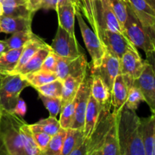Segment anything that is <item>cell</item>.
<instances>
[{
  "label": "cell",
  "mask_w": 155,
  "mask_h": 155,
  "mask_svg": "<svg viewBox=\"0 0 155 155\" xmlns=\"http://www.w3.org/2000/svg\"><path fill=\"white\" fill-rule=\"evenodd\" d=\"M136 110L124 106L117 117V133L121 155H145Z\"/></svg>",
  "instance_id": "cell-1"
},
{
  "label": "cell",
  "mask_w": 155,
  "mask_h": 155,
  "mask_svg": "<svg viewBox=\"0 0 155 155\" xmlns=\"http://www.w3.org/2000/svg\"><path fill=\"white\" fill-rule=\"evenodd\" d=\"M80 10L98 36L104 30L125 35L107 0H80Z\"/></svg>",
  "instance_id": "cell-2"
},
{
  "label": "cell",
  "mask_w": 155,
  "mask_h": 155,
  "mask_svg": "<svg viewBox=\"0 0 155 155\" xmlns=\"http://www.w3.org/2000/svg\"><path fill=\"white\" fill-rule=\"evenodd\" d=\"M24 120L2 110L0 120V155H27L21 132Z\"/></svg>",
  "instance_id": "cell-3"
},
{
  "label": "cell",
  "mask_w": 155,
  "mask_h": 155,
  "mask_svg": "<svg viewBox=\"0 0 155 155\" xmlns=\"http://www.w3.org/2000/svg\"><path fill=\"white\" fill-rule=\"evenodd\" d=\"M124 31L125 36L133 46L145 51L148 58L154 55L155 52L154 34L141 24L129 5Z\"/></svg>",
  "instance_id": "cell-4"
},
{
  "label": "cell",
  "mask_w": 155,
  "mask_h": 155,
  "mask_svg": "<svg viewBox=\"0 0 155 155\" xmlns=\"http://www.w3.org/2000/svg\"><path fill=\"white\" fill-rule=\"evenodd\" d=\"M30 83L21 74L0 75V108L12 113L22 91Z\"/></svg>",
  "instance_id": "cell-5"
},
{
  "label": "cell",
  "mask_w": 155,
  "mask_h": 155,
  "mask_svg": "<svg viewBox=\"0 0 155 155\" xmlns=\"http://www.w3.org/2000/svg\"><path fill=\"white\" fill-rule=\"evenodd\" d=\"M75 17H77L78 21L84 43L92 58V70L96 69L101 64L106 51L105 47L98 35L86 24L80 9L76 10Z\"/></svg>",
  "instance_id": "cell-6"
},
{
  "label": "cell",
  "mask_w": 155,
  "mask_h": 155,
  "mask_svg": "<svg viewBox=\"0 0 155 155\" xmlns=\"http://www.w3.org/2000/svg\"><path fill=\"white\" fill-rule=\"evenodd\" d=\"M50 47L51 51L59 57L74 58L85 54L77 37L71 36L59 26Z\"/></svg>",
  "instance_id": "cell-7"
},
{
  "label": "cell",
  "mask_w": 155,
  "mask_h": 155,
  "mask_svg": "<svg viewBox=\"0 0 155 155\" xmlns=\"http://www.w3.org/2000/svg\"><path fill=\"white\" fill-rule=\"evenodd\" d=\"M89 68L86 54H83L74 58L58 57L55 74L58 79L64 81L67 77L84 78Z\"/></svg>",
  "instance_id": "cell-8"
},
{
  "label": "cell",
  "mask_w": 155,
  "mask_h": 155,
  "mask_svg": "<svg viewBox=\"0 0 155 155\" xmlns=\"http://www.w3.org/2000/svg\"><path fill=\"white\" fill-rule=\"evenodd\" d=\"M92 81V71L86 73L84 80L80 84L77 95H76L75 113L74 119L71 128L80 130L83 131L84 128L85 114H86V107L89 102V97L91 95V86Z\"/></svg>",
  "instance_id": "cell-9"
},
{
  "label": "cell",
  "mask_w": 155,
  "mask_h": 155,
  "mask_svg": "<svg viewBox=\"0 0 155 155\" xmlns=\"http://www.w3.org/2000/svg\"><path fill=\"white\" fill-rule=\"evenodd\" d=\"M132 86L138 88L143 95L145 101L149 106L152 114H155V74L153 65L145 61V67Z\"/></svg>",
  "instance_id": "cell-10"
},
{
  "label": "cell",
  "mask_w": 155,
  "mask_h": 155,
  "mask_svg": "<svg viewBox=\"0 0 155 155\" xmlns=\"http://www.w3.org/2000/svg\"><path fill=\"white\" fill-rule=\"evenodd\" d=\"M92 73L98 75L111 92L115 79L120 74V59L105 51L101 64L96 69L92 70Z\"/></svg>",
  "instance_id": "cell-11"
},
{
  "label": "cell",
  "mask_w": 155,
  "mask_h": 155,
  "mask_svg": "<svg viewBox=\"0 0 155 155\" xmlns=\"http://www.w3.org/2000/svg\"><path fill=\"white\" fill-rule=\"evenodd\" d=\"M98 37L104 44L106 51L119 59L122 58L127 50L136 48L125 35L118 32L104 30L100 33Z\"/></svg>",
  "instance_id": "cell-12"
},
{
  "label": "cell",
  "mask_w": 155,
  "mask_h": 155,
  "mask_svg": "<svg viewBox=\"0 0 155 155\" xmlns=\"http://www.w3.org/2000/svg\"><path fill=\"white\" fill-rule=\"evenodd\" d=\"M133 85V81L126 76L119 74L115 79L110 92V106L113 108L112 114L118 115L125 105L129 89Z\"/></svg>",
  "instance_id": "cell-13"
},
{
  "label": "cell",
  "mask_w": 155,
  "mask_h": 155,
  "mask_svg": "<svg viewBox=\"0 0 155 155\" xmlns=\"http://www.w3.org/2000/svg\"><path fill=\"white\" fill-rule=\"evenodd\" d=\"M145 64V61L142 60L137 48H130L120 58V74L126 76L133 82L139 77Z\"/></svg>",
  "instance_id": "cell-14"
},
{
  "label": "cell",
  "mask_w": 155,
  "mask_h": 155,
  "mask_svg": "<svg viewBox=\"0 0 155 155\" xmlns=\"http://www.w3.org/2000/svg\"><path fill=\"white\" fill-rule=\"evenodd\" d=\"M141 24L155 34V10L145 0H126Z\"/></svg>",
  "instance_id": "cell-15"
},
{
  "label": "cell",
  "mask_w": 155,
  "mask_h": 155,
  "mask_svg": "<svg viewBox=\"0 0 155 155\" xmlns=\"http://www.w3.org/2000/svg\"><path fill=\"white\" fill-rule=\"evenodd\" d=\"M139 133L143 143L145 155H155V116L139 120Z\"/></svg>",
  "instance_id": "cell-16"
},
{
  "label": "cell",
  "mask_w": 155,
  "mask_h": 155,
  "mask_svg": "<svg viewBox=\"0 0 155 155\" xmlns=\"http://www.w3.org/2000/svg\"><path fill=\"white\" fill-rule=\"evenodd\" d=\"M77 8L71 2H65L61 3L56 8L58 26L66 30L71 36H75V15Z\"/></svg>",
  "instance_id": "cell-17"
},
{
  "label": "cell",
  "mask_w": 155,
  "mask_h": 155,
  "mask_svg": "<svg viewBox=\"0 0 155 155\" xmlns=\"http://www.w3.org/2000/svg\"><path fill=\"white\" fill-rule=\"evenodd\" d=\"M102 108V106L92 95H90L86 107V114H85L84 128H83L85 139L89 138L92 135L95 126L98 124Z\"/></svg>",
  "instance_id": "cell-18"
},
{
  "label": "cell",
  "mask_w": 155,
  "mask_h": 155,
  "mask_svg": "<svg viewBox=\"0 0 155 155\" xmlns=\"http://www.w3.org/2000/svg\"><path fill=\"white\" fill-rule=\"evenodd\" d=\"M32 19L23 17H8L2 15L0 17V26L2 33L12 34L19 31L32 30Z\"/></svg>",
  "instance_id": "cell-19"
},
{
  "label": "cell",
  "mask_w": 155,
  "mask_h": 155,
  "mask_svg": "<svg viewBox=\"0 0 155 155\" xmlns=\"http://www.w3.org/2000/svg\"><path fill=\"white\" fill-rule=\"evenodd\" d=\"M2 5V15L33 18L34 12L28 7L26 0H0Z\"/></svg>",
  "instance_id": "cell-20"
},
{
  "label": "cell",
  "mask_w": 155,
  "mask_h": 155,
  "mask_svg": "<svg viewBox=\"0 0 155 155\" xmlns=\"http://www.w3.org/2000/svg\"><path fill=\"white\" fill-rule=\"evenodd\" d=\"M51 51V48L50 45L47 44L45 46L39 48L33 57L21 68L18 70L15 74H21V76H26L27 74H33V73L37 72L40 70L43 63L44 59L45 58L48 53Z\"/></svg>",
  "instance_id": "cell-21"
},
{
  "label": "cell",
  "mask_w": 155,
  "mask_h": 155,
  "mask_svg": "<svg viewBox=\"0 0 155 155\" xmlns=\"http://www.w3.org/2000/svg\"><path fill=\"white\" fill-rule=\"evenodd\" d=\"M91 95L103 107H111L110 90L107 89L102 80L98 75L93 74H92V86H91Z\"/></svg>",
  "instance_id": "cell-22"
},
{
  "label": "cell",
  "mask_w": 155,
  "mask_h": 155,
  "mask_svg": "<svg viewBox=\"0 0 155 155\" xmlns=\"http://www.w3.org/2000/svg\"><path fill=\"white\" fill-rule=\"evenodd\" d=\"M23 48L9 49L0 56V75H9L15 71Z\"/></svg>",
  "instance_id": "cell-23"
},
{
  "label": "cell",
  "mask_w": 155,
  "mask_h": 155,
  "mask_svg": "<svg viewBox=\"0 0 155 155\" xmlns=\"http://www.w3.org/2000/svg\"><path fill=\"white\" fill-rule=\"evenodd\" d=\"M47 43L44 42L43 39H41L39 36H36L34 38L29 41L27 44L23 48L21 51V56H20L19 61L18 65L15 68V71L12 74H15L19 69H21L30 58L33 56V54L42 47L46 45Z\"/></svg>",
  "instance_id": "cell-24"
},
{
  "label": "cell",
  "mask_w": 155,
  "mask_h": 155,
  "mask_svg": "<svg viewBox=\"0 0 155 155\" xmlns=\"http://www.w3.org/2000/svg\"><path fill=\"white\" fill-rule=\"evenodd\" d=\"M84 139L83 131L72 128L68 129L60 155H68L77 147L80 146Z\"/></svg>",
  "instance_id": "cell-25"
},
{
  "label": "cell",
  "mask_w": 155,
  "mask_h": 155,
  "mask_svg": "<svg viewBox=\"0 0 155 155\" xmlns=\"http://www.w3.org/2000/svg\"><path fill=\"white\" fill-rule=\"evenodd\" d=\"M84 78L68 77L64 81H62L63 86H62L61 96V107L75 98L80 84L83 81Z\"/></svg>",
  "instance_id": "cell-26"
},
{
  "label": "cell",
  "mask_w": 155,
  "mask_h": 155,
  "mask_svg": "<svg viewBox=\"0 0 155 155\" xmlns=\"http://www.w3.org/2000/svg\"><path fill=\"white\" fill-rule=\"evenodd\" d=\"M101 151L102 155H121L119 142H118L117 133L116 122L112 126L106 136L101 148Z\"/></svg>",
  "instance_id": "cell-27"
},
{
  "label": "cell",
  "mask_w": 155,
  "mask_h": 155,
  "mask_svg": "<svg viewBox=\"0 0 155 155\" xmlns=\"http://www.w3.org/2000/svg\"><path fill=\"white\" fill-rule=\"evenodd\" d=\"M29 127L31 132H43L51 136H54L61 128L58 120L50 116L33 124H29Z\"/></svg>",
  "instance_id": "cell-28"
},
{
  "label": "cell",
  "mask_w": 155,
  "mask_h": 155,
  "mask_svg": "<svg viewBox=\"0 0 155 155\" xmlns=\"http://www.w3.org/2000/svg\"><path fill=\"white\" fill-rule=\"evenodd\" d=\"M36 35L33 33L32 30L27 31H19L12 33V36L6 39L8 48L9 49H18L21 48Z\"/></svg>",
  "instance_id": "cell-29"
},
{
  "label": "cell",
  "mask_w": 155,
  "mask_h": 155,
  "mask_svg": "<svg viewBox=\"0 0 155 155\" xmlns=\"http://www.w3.org/2000/svg\"><path fill=\"white\" fill-rule=\"evenodd\" d=\"M67 130L61 128L54 136H51L46 148L41 151V155H60Z\"/></svg>",
  "instance_id": "cell-30"
},
{
  "label": "cell",
  "mask_w": 155,
  "mask_h": 155,
  "mask_svg": "<svg viewBox=\"0 0 155 155\" xmlns=\"http://www.w3.org/2000/svg\"><path fill=\"white\" fill-rule=\"evenodd\" d=\"M21 132L27 155H41L40 150L38 148L37 145L33 140V135L29 127V124H27L25 120H24L21 124Z\"/></svg>",
  "instance_id": "cell-31"
},
{
  "label": "cell",
  "mask_w": 155,
  "mask_h": 155,
  "mask_svg": "<svg viewBox=\"0 0 155 155\" xmlns=\"http://www.w3.org/2000/svg\"><path fill=\"white\" fill-rule=\"evenodd\" d=\"M23 77L28 81L30 86H33L34 89L47 84L58 79L55 73L43 72L40 71L33 73V74H27L26 76H23Z\"/></svg>",
  "instance_id": "cell-32"
},
{
  "label": "cell",
  "mask_w": 155,
  "mask_h": 155,
  "mask_svg": "<svg viewBox=\"0 0 155 155\" xmlns=\"http://www.w3.org/2000/svg\"><path fill=\"white\" fill-rule=\"evenodd\" d=\"M107 1L121 28L124 30V24L127 18V9H128V4L127 1L126 0H107Z\"/></svg>",
  "instance_id": "cell-33"
},
{
  "label": "cell",
  "mask_w": 155,
  "mask_h": 155,
  "mask_svg": "<svg viewBox=\"0 0 155 155\" xmlns=\"http://www.w3.org/2000/svg\"><path fill=\"white\" fill-rule=\"evenodd\" d=\"M75 104L76 97L73 101L65 104L61 109L60 119L58 120L61 128L68 130L72 126L74 119V113H75Z\"/></svg>",
  "instance_id": "cell-34"
},
{
  "label": "cell",
  "mask_w": 155,
  "mask_h": 155,
  "mask_svg": "<svg viewBox=\"0 0 155 155\" xmlns=\"http://www.w3.org/2000/svg\"><path fill=\"white\" fill-rule=\"evenodd\" d=\"M62 86L63 82L61 80H57L52 82L43 85L39 87L35 88L38 93L42 94L48 97H53V98H61L62 92Z\"/></svg>",
  "instance_id": "cell-35"
},
{
  "label": "cell",
  "mask_w": 155,
  "mask_h": 155,
  "mask_svg": "<svg viewBox=\"0 0 155 155\" xmlns=\"http://www.w3.org/2000/svg\"><path fill=\"white\" fill-rule=\"evenodd\" d=\"M39 98L43 103L45 108L49 112V116L56 117L60 114L61 109V98L48 97L39 93Z\"/></svg>",
  "instance_id": "cell-36"
},
{
  "label": "cell",
  "mask_w": 155,
  "mask_h": 155,
  "mask_svg": "<svg viewBox=\"0 0 155 155\" xmlns=\"http://www.w3.org/2000/svg\"><path fill=\"white\" fill-rule=\"evenodd\" d=\"M142 101H145V98H144L142 92H140V90L138 88L132 86L129 89L127 101L125 103L126 107L127 108L130 109V110H136V111L139 104Z\"/></svg>",
  "instance_id": "cell-37"
},
{
  "label": "cell",
  "mask_w": 155,
  "mask_h": 155,
  "mask_svg": "<svg viewBox=\"0 0 155 155\" xmlns=\"http://www.w3.org/2000/svg\"><path fill=\"white\" fill-rule=\"evenodd\" d=\"M58 57V56L54 54L52 51H50L44 59L43 63L39 71L48 73H55Z\"/></svg>",
  "instance_id": "cell-38"
},
{
  "label": "cell",
  "mask_w": 155,
  "mask_h": 155,
  "mask_svg": "<svg viewBox=\"0 0 155 155\" xmlns=\"http://www.w3.org/2000/svg\"><path fill=\"white\" fill-rule=\"evenodd\" d=\"M33 140L37 145L38 148L42 151L48 145L51 136L43 132H32Z\"/></svg>",
  "instance_id": "cell-39"
},
{
  "label": "cell",
  "mask_w": 155,
  "mask_h": 155,
  "mask_svg": "<svg viewBox=\"0 0 155 155\" xmlns=\"http://www.w3.org/2000/svg\"><path fill=\"white\" fill-rule=\"evenodd\" d=\"M68 1L71 2L77 7V8L80 9V0H42L40 9H46V10L52 9L55 11L58 5Z\"/></svg>",
  "instance_id": "cell-40"
},
{
  "label": "cell",
  "mask_w": 155,
  "mask_h": 155,
  "mask_svg": "<svg viewBox=\"0 0 155 155\" xmlns=\"http://www.w3.org/2000/svg\"><path fill=\"white\" fill-rule=\"evenodd\" d=\"M26 112H27V106H26L25 101L20 97L12 113L15 114L17 116L23 118L25 116Z\"/></svg>",
  "instance_id": "cell-41"
},
{
  "label": "cell",
  "mask_w": 155,
  "mask_h": 155,
  "mask_svg": "<svg viewBox=\"0 0 155 155\" xmlns=\"http://www.w3.org/2000/svg\"><path fill=\"white\" fill-rule=\"evenodd\" d=\"M68 155H89V148H88L87 139H85L83 143L74 149L72 152Z\"/></svg>",
  "instance_id": "cell-42"
},
{
  "label": "cell",
  "mask_w": 155,
  "mask_h": 155,
  "mask_svg": "<svg viewBox=\"0 0 155 155\" xmlns=\"http://www.w3.org/2000/svg\"><path fill=\"white\" fill-rule=\"evenodd\" d=\"M41 2H42V0H27L28 7L34 13L36 11L40 9Z\"/></svg>",
  "instance_id": "cell-43"
},
{
  "label": "cell",
  "mask_w": 155,
  "mask_h": 155,
  "mask_svg": "<svg viewBox=\"0 0 155 155\" xmlns=\"http://www.w3.org/2000/svg\"><path fill=\"white\" fill-rule=\"evenodd\" d=\"M8 50V45L5 40H0V56Z\"/></svg>",
  "instance_id": "cell-44"
},
{
  "label": "cell",
  "mask_w": 155,
  "mask_h": 155,
  "mask_svg": "<svg viewBox=\"0 0 155 155\" xmlns=\"http://www.w3.org/2000/svg\"><path fill=\"white\" fill-rule=\"evenodd\" d=\"M145 1L153 9L155 10V0H145Z\"/></svg>",
  "instance_id": "cell-45"
},
{
  "label": "cell",
  "mask_w": 155,
  "mask_h": 155,
  "mask_svg": "<svg viewBox=\"0 0 155 155\" xmlns=\"http://www.w3.org/2000/svg\"><path fill=\"white\" fill-rule=\"evenodd\" d=\"M91 155H102V154H101V149H99V150H97V151H94V152L92 153Z\"/></svg>",
  "instance_id": "cell-46"
},
{
  "label": "cell",
  "mask_w": 155,
  "mask_h": 155,
  "mask_svg": "<svg viewBox=\"0 0 155 155\" xmlns=\"http://www.w3.org/2000/svg\"><path fill=\"white\" fill-rule=\"evenodd\" d=\"M2 15V3L0 2V17Z\"/></svg>",
  "instance_id": "cell-47"
},
{
  "label": "cell",
  "mask_w": 155,
  "mask_h": 155,
  "mask_svg": "<svg viewBox=\"0 0 155 155\" xmlns=\"http://www.w3.org/2000/svg\"><path fill=\"white\" fill-rule=\"evenodd\" d=\"M2 110L0 108V120H1V117H2Z\"/></svg>",
  "instance_id": "cell-48"
},
{
  "label": "cell",
  "mask_w": 155,
  "mask_h": 155,
  "mask_svg": "<svg viewBox=\"0 0 155 155\" xmlns=\"http://www.w3.org/2000/svg\"><path fill=\"white\" fill-rule=\"evenodd\" d=\"M0 33H2V30H1V26H0Z\"/></svg>",
  "instance_id": "cell-49"
},
{
  "label": "cell",
  "mask_w": 155,
  "mask_h": 155,
  "mask_svg": "<svg viewBox=\"0 0 155 155\" xmlns=\"http://www.w3.org/2000/svg\"><path fill=\"white\" fill-rule=\"evenodd\" d=\"M26 1H27V0H26Z\"/></svg>",
  "instance_id": "cell-50"
}]
</instances>
